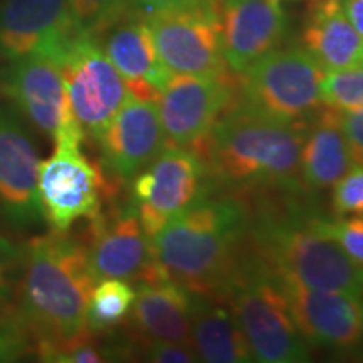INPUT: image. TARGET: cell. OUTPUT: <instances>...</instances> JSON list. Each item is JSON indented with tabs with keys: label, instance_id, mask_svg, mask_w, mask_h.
Instances as JSON below:
<instances>
[{
	"label": "cell",
	"instance_id": "obj_9",
	"mask_svg": "<svg viewBox=\"0 0 363 363\" xmlns=\"http://www.w3.org/2000/svg\"><path fill=\"white\" fill-rule=\"evenodd\" d=\"M208 174L202 152L167 147L135 177L130 207L150 239L172 217L208 194Z\"/></svg>",
	"mask_w": 363,
	"mask_h": 363
},
{
	"label": "cell",
	"instance_id": "obj_38",
	"mask_svg": "<svg viewBox=\"0 0 363 363\" xmlns=\"http://www.w3.org/2000/svg\"><path fill=\"white\" fill-rule=\"evenodd\" d=\"M0 4H2V0H0Z\"/></svg>",
	"mask_w": 363,
	"mask_h": 363
},
{
	"label": "cell",
	"instance_id": "obj_39",
	"mask_svg": "<svg viewBox=\"0 0 363 363\" xmlns=\"http://www.w3.org/2000/svg\"><path fill=\"white\" fill-rule=\"evenodd\" d=\"M278 2H279V0H278Z\"/></svg>",
	"mask_w": 363,
	"mask_h": 363
},
{
	"label": "cell",
	"instance_id": "obj_5",
	"mask_svg": "<svg viewBox=\"0 0 363 363\" xmlns=\"http://www.w3.org/2000/svg\"><path fill=\"white\" fill-rule=\"evenodd\" d=\"M219 298L229 301L254 362H310L308 342L294 323L278 281L259 257L238 259Z\"/></svg>",
	"mask_w": 363,
	"mask_h": 363
},
{
	"label": "cell",
	"instance_id": "obj_15",
	"mask_svg": "<svg viewBox=\"0 0 363 363\" xmlns=\"http://www.w3.org/2000/svg\"><path fill=\"white\" fill-rule=\"evenodd\" d=\"M0 89L27 123L51 140L72 113L59 65L45 54L7 61Z\"/></svg>",
	"mask_w": 363,
	"mask_h": 363
},
{
	"label": "cell",
	"instance_id": "obj_37",
	"mask_svg": "<svg viewBox=\"0 0 363 363\" xmlns=\"http://www.w3.org/2000/svg\"><path fill=\"white\" fill-rule=\"evenodd\" d=\"M360 357H362V360H363V353H362V355H360Z\"/></svg>",
	"mask_w": 363,
	"mask_h": 363
},
{
	"label": "cell",
	"instance_id": "obj_28",
	"mask_svg": "<svg viewBox=\"0 0 363 363\" xmlns=\"http://www.w3.org/2000/svg\"><path fill=\"white\" fill-rule=\"evenodd\" d=\"M35 355L33 337L16 308L0 313V363L19 362Z\"/></svg>",
	"mask_w": 363,
	"mask_h": 363
},
{
	"label": "cell",
	"instance_id": "obj_6",
	"mask_svg": "<svg viewBox=\"0 0 363 363\" xmlns=\"http://www.w3.org/2000/svg\"><path fill=\"white\" fill-rule=\"evenodd\" d=\"M323 74L303 48H278L238 76V104L272 120L308 123L325 108L320 96Z\"/></svg>",
	"mask_w": 363,
	"mask_h": 363
},
{
	"label": "cell",
	"instance_id": "obj_17",
	"mask_svg": "<svg viewBox=\"0 0 363 363\" xmlns=\"http://www.w3.org/2000/svg\"><path fill=\"white\" fill-rule=\"evenodd\" d=\"M103 167L118 180H133L167 148L155 101L128 94L96 140Z\"/></svg>",
	"mask_w": 363,
	"mask_h": 363
},
{
	"label": "cell",
	"instance_id": "obj_4",
	"mask_svg": "<svg viewBox=\"0 0 363 363\" xmlns=\"http://www.w3.org/2000/svg\"><path fill=\"white\" fill-rule=\"evenodd\" d=\"M257 257L276 276L311 289L363 294V266L299 217L266 216L252 224Z\"/></svg>",
	"mask_w": 363,
	"mask_h": 363
},
{
	"label": "cell",
	"instance_id": "obj_25",
	"mask_svg": "<svg viewBox=\"0 0 363 363\" xmlns=\"http://www.w3.org/2000/svg\"><path fill=\"white\" fill-rule=\"evenodd\" d=\"M320 96L323 106L331 110L363 108V66L325 72L320 81Z\"/></svg>",
	"mask_w": 363,
	"mask_h": 363
},
{
	"label": "cell",
	"instance_id": "obj_1",
	"mask_svg": "<svg viewBox=\"0 0 363 363\" xmlns=\"http://www.w3.org/2000/svg\"><path fill=\"white\" fill-rule=\"evenodd\" d=\"M17 262L16 310L33 337L35 355L51 362L56 353L93 338L88 305L98 279L83 244L51 230L21 247Z\"/></svg>",
	"mask_w": 363,
	"mask_h": 363
},
{
	"label": "cell",
	"instance_id": "obj_8",
	"mask_svg": "<svg viewBox=\"0 0 363 363\" xmlns=\"http://www.w3.org/2000/svg\"><path fill=\"white\" fill-rule=\"evenodd\" d=\"M52 59L61 69L72 115L86 136L98 140L128 98L125 79L88 34L76 35Z\"/></svg>",
	"mask_w": 363,
	"mask_h": 363
},
{
	"label": "cell",
	"instance_id": "obj_3",
	"mask_svg": "<svg viewBox=\"0 0 363 363\" xmlns=\"http://www.w3.org/2000/svg\"><path fill=\"white\" fill-rule=\"evenodd\" d=\"M308 123H286L230 106L208 136V172L229 187H274L288 192L303 189L299 160Z\"/></svg>",
	"mask_w": 363,
	"mask_h": 363
},
{
	"label": "cell",
	"instance_id": "obj_27",
	"mask_svg": "<svg viewBox=\"0 0 363 363\" xmlns=\"http://www.w3.org/2000/svg\"><path fill=\"white\" fill-rule=\"evenodd\" d=\"M67 7L79 33L91 38L133 9L128 0H67Z\"/></svg>",
	"mask_w": 363,
	"mask_h": 363
},
{
	"label": "cell",
	"instance_id": "obj_21",
	"mask_svg": "<svg viewBox=\"0 0 363 363\" xmlns=\"http://www.w3.org/2000/svg\"><path fill=\"white\" fill-rule=\"evenodd\" d=\"M301 48L325 72L363 66V38L347 19L340 0H313Z\"/></svg>",
	"mask_w": 363,
	"mask_h": 363
},
{
	"label": "cell",
	"instance_id": "obj_29",
	"mask_svg": "<svg viewBox=\"0 0 363 363\" xmlns=\"http://www.w3.org/2000/svg\"><path fill=\"white\" fill-rule=\"evenodd\" d=\"M331 206L335 216L363 214V165H353L333 185Z\"/></svg>",
	"mask_w": 363,
	"mask_h": 363
},
{
	"label": "cell",
	"instance_id": "obj_34",
	"mask_svg": "<svg viewBox=\"0 0 363 363\" xmlns=\"http://www.w3.org/2000/svg\"><path fill=\"white\" fill-rule=\"evenodd\" d=\"M345 16L363 38V0H340Z\"/></svg>",
	"mask_w": 363,
	"mask_h": 363
},
{
	"label": "cell",
	"instance_id": "obj_13",
	"mask_svg": "<svg viewBox=\"0 0 363 363\" xmlns=\"http://www.w3.org/2000/svg\"><path fill=\"white\" fill-rule=\"evenodd\" d=\"M272 276L308 345L347 352L363 342V294L311 289Z\"/></svg>",
	"mask_w": 363,
	"mask_h": 363
},
{
	"label": "cell",
	"instance_id": "obj_31",
	"mask_svg": "<svg viewBox=\"0 0 363 363\" xmlns=\"http://www.w3.org/2000/svg\"><path fill=\"white\" fill-rule=\"evenodd\" d=\"M353 165H363V108L337 111Z\"/></svg>",
	"mask_w": 363,
	"mask_h": 363
},
{
	"label": "cell",
	"instance_id": "obj_20",
	"mask_svg": "<svg viewBox=\"0 0 363 363\" xmlns=\"http://www.w3.org/2000/svg\"><path fill=\"white\" fill-rule=\"evenodd\" d=\"M190 310L192 291L174 279L163 278L138 283L130 316L143 342L163 340L194 348Z\"/></svg>",
	"mask_w": 363,
	"mask_h": 363
},
{
	"label": "cell",
	"instance_id": "obj_35",
	"mask_svg": "<svg viewBox=\"0 0 363 363\" xmlns=\"http://www.w3.org/2000/svg\"><path fill=\"white\" fill-rule=\"evenodd\" d=\"M128 2L135 11L147 13L152 11H160V9H167V7L184 6V4L195 2V0H128Z\"/></svg>",
	"mask_w": 363,
	"mask_h": 363
},
{
	"label": "cell",
	"instance_id": "obj_23",
	"mask_svg": "<svg viewBox=\"0 0 363 363\" xmlns=\"http://www.w3.org/2000/svg\"><path fill=\"white\" fill-rule=\"evenodd\" d=\"M222 298L192 293L190 328L199 360L208 363L254 362L252 350L230 306Z\"/></svg>",
	"mask_w": 363,
	"mask_h": 363
},
{
	"label": "cell",
	"instance_id": "obj_16",
	"mask_svg": "<svg viewBox=\"0 0 363 363\" xmlns=\"http://www.w3.org/2000/svg\"><path fill=\"white\" fill-rule=\"evenodd\" d=\"M81 33L67 0H2L0 4V59L45 54L56 57Z\"/></svg>",
	"mask_w": 363,
	"mask_h": 363
},
{
	"label": "cell",
	"instance_id": "obj_30",
	"mask_svg": "<svg viewBox=\"0 0 363 363\" xmlns=\"http://www.w3.org/2000/svg\"><path fill=\"white\" fill-rule=\"evenodd\" d=\"M143 357L147 362L155 363H194L199 362V355L187 345L163 342V340H148L145 342Z\"/></svg>",
	"mask_w": 363,
	"mask_h": 363
},
{
	"label": "cell",
	"instance_id": "obj_10",
	"mask_svg": "<svg viewBox=\"0 0 363 363\" xmlns=\"http://www.w3.org/2000/svg\"><path fill=\"white\" fill-rule=\"evenodd\" d=\"M234 93L230 76L172 74L157 99L167 147L203 153L214 126L233 106Z\"/></svg>",
	"mask_w": 363,
	"mask_h": 363
},
{
	"label": "cell",
	"instance_id": "obj_7",
	"mask_svg": "<svg viewBox=\"0 0 363 363\" xmlns=\"http://www.w3.org/2000/svg\"><path fill=\"white\" fill-rule=\"evenodd\" d=\"M162 65L170 74L229 76L222 51L217 0L143 13Z\"/></svg>",
	"mask_w": 363,
	"mask_h": 363
},
{
	"label": "cell",
	"instance_id": "obj_26",
	"mask_svg": "<svg viewBox=\"0 0 363 363\" xmlns=\"http://www.w3.org/2000/svg\"><path fill=\"white\" fill-rule=\"evenodd\" d=\"M305 220L318 233L337 242L352 261L363 266V214H353L347 219L343 216L306 214Z\"/></svg>",
	"mask_w": 363,
	"mask_h": 363
},
{
	"label": "cell",
	"instance_id": "obj_2",
	"mask_svg": "<svg viewBox=\"0 0 363 363\" xmlns=\"http://www.w3.org/2000/svg\"><path fill=\"white\" fill-rule=\"evenodd\" d=\"M247 225V211L239 201L207 194L153 235V256L167 278L192 293L219 298Z\"/></svg>",
	"mask_w": 363,
	"mask_h": 363
},
{
	"label": "cell",
	"instance_id": "obj_32",
	"mask_svg": "<svg viewBox=\"0 0 363 363\" xmlns=\"http://www.w3.org/2000/svg\"><path fill=\"white\" fill-rule=\"evenodd\" d=\"M108 360H110V353L101 350L93 342V338L84 340L65 352H59L51 358V362L56 363H99Z\"/></svg>",
	"mask_w": 363,
	"mask_h": 363
},
{
	"label": "cell",
	"instance_id": "obj_18",
	"mask_svg": "<svg viewBox=\"0 0 363 363\" xmlns=\"http://www.w3.org/2000/svg\"><path fill=\"white\" fill-rule=\"evenodd\" d=\"M217 11L225 65L235 76L281 48L288 33L278 0H217Z\"/></svg>",
	"mask_w": 363,
	"mask_h": 363
},
{
	"label": "cell",
	"instance_id": "obj_14",
	"mask_svg": "<svg viewBox=\"0 0 363 363\" xmlns=\"http://www.w3.org/2000/svg\"><path fill=\"white\" fill-rule=\"evenodd\" d=\"M96 279H125L148 283L167 278L153 256L152 239L145 233L133 208L89 220V246L86 247Z\"/></svg>",
	"mask_w": 363,
	"mask_h": 363
},
{
	"label": "cell",
	"instance_id": "obj_33",
	"mask_svg": "<svg viewBox=\"0 0 363 363\" xmlns=\"http://www.w3.org/2000/svg\"><path fill=\"white\" fill-rule=\"evenodd\" d=\"M19 252L21 247L16 249L0 240V296L4 298L11 293V261L19 259Z\"/></svg>",
	"mask_w": 363,
	"mask_h": 363
},
{
	"label": "cell",
	"instance_id": "obj_36",
	"mask_svg": "<svg viewBox=\"0 0 363 363\" xmlns=\"http://www.w3.org/2000/svg\"><path fill=\"white\" fill-rule=\"evenodd\" d=\"M6 299H7V298H4V296H0V308H2V305H4V303H6Z\"/></svg>",
	"mask_w": 363,
	"mask_h": 363
},
{
	"label": "cell",
	"instance_id": "obj_12",
	"mask_svg": "<svg viewBox=\"0 0 363 363\" xmlns=\"http://www.w3.org/2000/svg\"><path fill=\"white\" fill-rule=\"evenodd\" d=\"M39 150L26 120L12 104H0V211L13 229L44 222L40 206Z\"/></svg>",
	"mask_w": 363,
	"mask_h": 363
},
{
	"label": "cell",
	"instance_id": "obj_24",
	"mask_svg": "<svg viewBox=\"0 0 363 363\" xmlns=\"http://www.w3.org/2000/svg\"><path fill=\"white\" fill-rule=\"evenodd\" d=\"M136 289L128 281L108 278L94 284L88 305V330L103 333L115 328L130 315Z\"/></svg>",
	"mask_w": 363,
	"mask_h": 363
},
{
	"label": "cell",
	"instance_id": "obj_19",
	"mask_svg": "<svg viewBox=\"0 0 363 363\" xmlns=\"http://www.w3.org/2000/svg\"><path fill=\"white\" fill-rule=\"evenodd\" d=\"M93 39L125 79L131 96L157 103L172 74L158 57L143 13L131 9Z\"/></svg>",
	"mask_w": 363,
	"mask_h": 363
},
{
	"label": "cell",
	"instance_id": "obj_22",
	"mask_svg": "<svg viewBox=\"0 0 363 363\" xmlns=\"http://www.w3.org/2000/svg\"><path fill=\"white\" fill-rule=\"evenodd\" d=\"M353 167L337 110L318 111L308 121L299 160V180L310 192L333 187Z\"/></svg>",
	"mask_w": 363,
	"mask_h": 363
},
{
	"label": "cell",
	"instance_id": "obj_11",
	"mask_svg": "<svg viewBox=\"0 0 363 363\" xmlns=\"http://www.w3.org/2000/svg\"><path fill=\"white\" fill-rule=\"evenodd\" d=\"M104 189L101 170L79 143H56L52 155L40 162L38 190L44 222L56 233H67L81 219H94L101 212Z\"/></svg>",
	"mask_w": 363,
	"mask_h": 363
}]
</instances>
